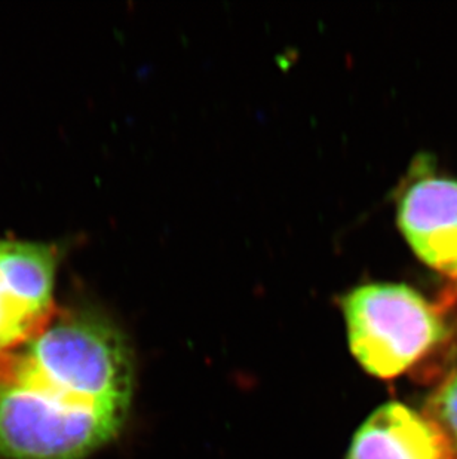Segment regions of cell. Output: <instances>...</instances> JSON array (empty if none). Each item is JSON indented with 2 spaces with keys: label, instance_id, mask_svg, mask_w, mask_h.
Instances as JSON below:
<instances>
[{
  "label": "cell",
  "instance_id": "obj_1",
  "mask_svg": "<svg viewBox=\"0 0 457 459\" xmlns=\"http://www.w3.org/2000/svg\"><path fill=\"white\" fill-rule=\"evenodd\" d=\"M133 394L130 348L85 309H56L0 363V459H83L121 429Z\"/></svg>",
  "mask_w": 457,
  "mask_h": 459
},
{
  "label": "cell",
  "instance_id": "obj_2",
  "mask_svg": "<svg viewBox=\"0 0 457 459\" xmlns=\"http://www.w3.org/2000/svg\"><path fill=\"white\" fill-rule=\"evenodd\" d=\"M341 307L350 351L379 379L407 372L447 336L438 309L404 284L357 287L343 298Z\"/></svg>",
  "mask_w": 457,
  "mask_h": 459
},
{
  "label": "cell",
  "instance_id": "obj_3",
  "mask_svg": "<svg viewBox=\"0 0 457 459\" xmlns=\"http://www.w3.org/2000/svg\"><path fill=\"white\" fill-rule=\"evenodd\" d=\"M56 264L54 244L0 239V363L56 316Z\"/></svg>",
  "mask_w": 457,
  "mask_h": 459
},
{
  "label": "cell",
  "instance_id": "obj_4",
  "mask_svg": "<svg viewBox=\"0 0 457 459\" xmlns=\"http://www.w3.org/2000/svg\"><path fill=\"white\" fill-rule=\"evenodd\" d=\"M398 225L422 262L440 273H457V182L423 178L398 204Z\"/></svg>",
  "mask_w": 457,
  "mask_h": 459
},
{
  "label": "cell",
  "instance_id": "obj_5",
  "mask_svg": "<svg viewBox=\"0 0 457 459\" xmlns=\"http://www.w3.org/2000/svg\"><path fill=\"white\" fill-rule=\"evenodd\" d=\"M348 459H457V446L431 416L392 402L364 420Z\"/></svg>",
  "mask_w": 457,
  "mask_h": 459
},
{
  "label": "cell",
  "instance_id": "obj_6",
  "mask_svg": "<svg viewBox=\"0 0 457 459\" xmlns=\"http://www.w3.org/2000/svg\"><path fill=\"white\" fill-rule=\"evenodd\" d=\"M427 415L440 424L457 446V375L434 393L427 404Z\"/></svg>",
  "mask_w": 457,
  "mask_h": 459
}]
</instances>
